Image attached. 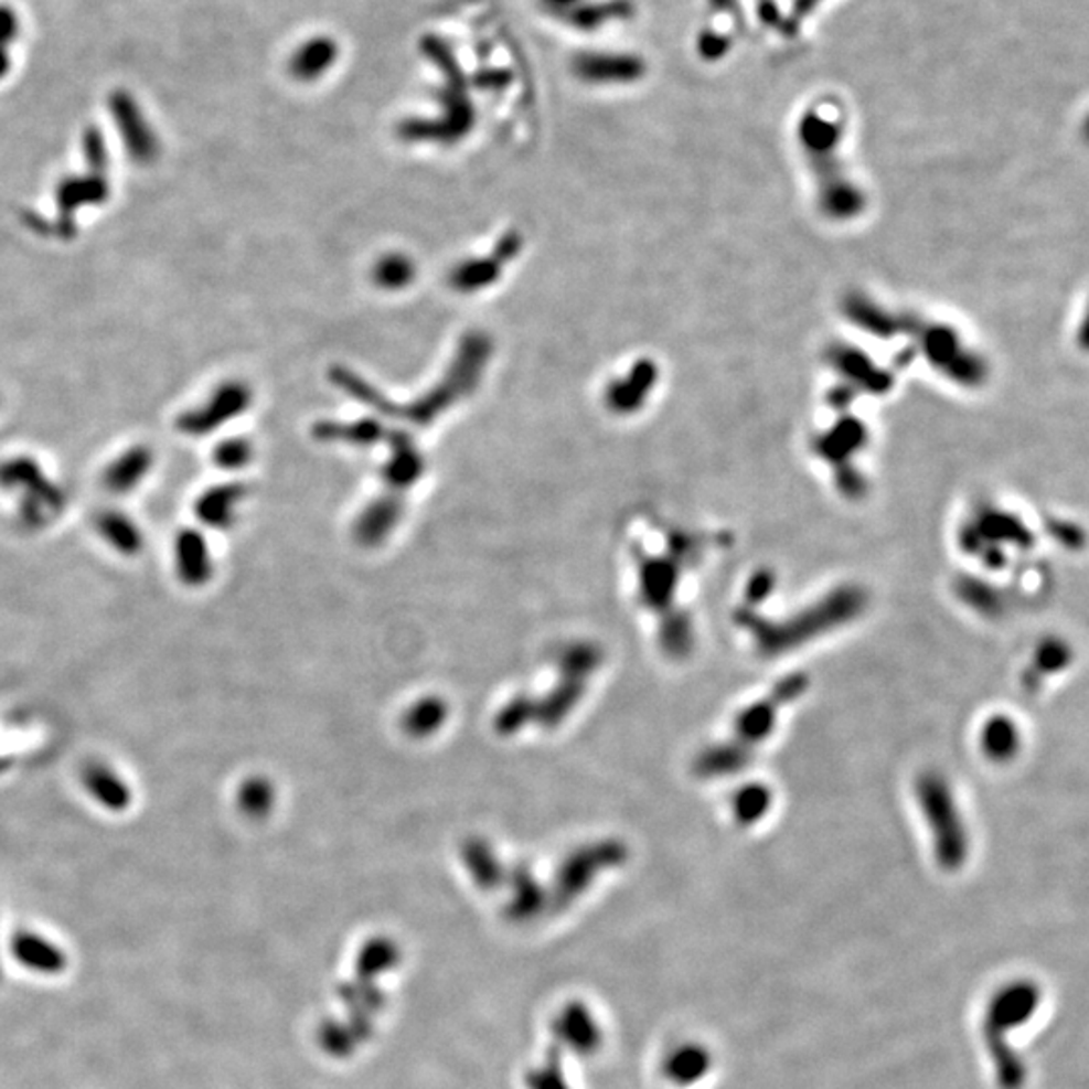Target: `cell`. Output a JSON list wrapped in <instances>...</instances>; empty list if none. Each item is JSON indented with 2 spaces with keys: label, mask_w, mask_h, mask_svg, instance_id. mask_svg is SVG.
Returning a JSON list of instances; mask_svg holds the SVG:
<instances>
[{
  "label": "cell",
  "mask_w": 1089,
  "mask_h": 1089,
  "mask_svg": "<svg viewBox=\"0 0 1089 1089\" xmlns=\"http://www.w3.org/2000/svg\"><path fill=\"white\" fill-rule=\"evenodd\" d=\"M95 529L111 549L126 557L140 555L146 545L140 525L119 509H104L102 513H97Z\"/></svg>",
  "instance_id": "cell-17"
},
{
  "label": "cell",
  "mask_w": 1089,
  "mask_h": 1089,
  "mask_svg": "<svg viewBox=\"0 0 1089 1089\" xmlns=\"http://www.w3.org/2000/svg\"><path fill=\"white\" fill-rule=\"evenodd\" d=\"M711 1067H713L711 1051L703 1045L688 1043L672 1051V1055H668L664 1076L676 1086H692L701 1081L711 1071Z\"/></svg>",
  "instance_id": "cell-20"
},
{
  "label": "cell",
  "mask_w": 1089,
  "mask_h": 1089,
  "mask_svg": "<svg viewBox=\"0 0 1089 1089\" xmlns=\"http://www.w3.org/2000/svg\"><path fill=\"white\" fill-rule=\"evenodd\" d=\"M474 83L484 89V92H492V89H503L509 83H511V75L506 71H482L481 75L474 79Z\"/></svg>",
  "instance_id": "cell-33"
},
{
  "label": "cell",
  "mask_w": 1089,
  "mask_h": 1089,
  "mask_svg": "<svg viewBox=\"0 0 1089 1089\" xmlns=\"http://www.w3.org/2000/svg\"><path fill=\"white\" fill-rule=\"evenodd\" d=\"M656 384V365L650 362H640L633 365L632 372L626 375L620 382L608 387V406L616 414H632L638 410L648 392Z\"/></svg>",
  "instance_id": "cell-18"
},
{
  "label": "cell",
  "mask_w": 1089,
  "mask_h": 1089,
  "mask_svg": "<svg viewBox=\"0 0 1089 1089\" xmlns=\"http://www.w3.org/2000/svg\"><path fill=\"white\" fill-rule=\"evenodd\" d=\"M107 180L104 172L89 170L87 177H67L57 188L55 199L65 212H77L107 199Z\"/></svg>",
  "instance_id": "cell-21"
},
{
  "label": "cell",
  "mask_w": 1089,
  "mask_h": 1089,
  "mask_svg": "<svg viewBox=\"0 0 1089 1089\" xmlns=\"http://www.w3.org/2000/svg\"><path fill=\"white\" fill-rule=\"evenodd\" d=\"M1042 989L1033 981H1015L999 989L984 1008V1047L995 1067L996 1086L1023 1089L1027 1083V1064L1011 1047L1008 1035L1033 1019L1042 1003Z\"/></svg>",
  "instance_id": "cell-3"
},
{
  "label": "cell",
  "mask_w": 1089,
  "mask_h": 1089,
  "mask_svg": "<svg viewBox=\"0 0 1089 1089\" xmlns=\"http://www.w3.org/2000/svg\"><path fill=\"white\" fill-rule=\"evenodd\" d=\"M918 803L932 832L938 866L947 872L961 869L969 855V833L949 783L938 775L920 777Z\"/></svg>",
  "instance_id": "cell-6"
},
{
  "label": "cell",
  "mask_w": 1089,
  "mask_h": 1089,
  "mask_svg": "<svg viewBox=\"0 0 1089 1089\" xmlns=\"http://www.w3.org/2000/svg\"><path fill=\"white\" fill-rule=\"evenodd\" d=\"M864 604L866 598L862 591L844 587L837 594L823 599L815 608L796 613L793 618L786 620V623H767L750 611L740 613L738 620L740 626H745L749 633L755 636L761 652H767L765 656H773L781 650L805 644L809 640H813L811 636H820L852 620L862 611Z\"/></svg>",
  "instance_id": "cell-5"
},
{
  "label": "cell",
  "mask_w": 1089,
  "mask_h": 1089,
  "mask_svg": "<svg viewBox=\"0 0 1089 1089\" xmlns=\"http://www.w3.org/2000/svg\"><path fill=\"white\" fill-rule=\"evenodd\" d=\"M808 688L805 676H793L783 680L775 686L769 698H762L755 704H749L740 715H738L733 738L718 745L715 749L708 750L698 761V771L704 777H725V775L737 773L743 769L745 762H749L750 755L755 752V747L767 740L773 733L777 725V716L781 708L801 696Z\"/></svg>",
  "instance_id": "cell-4"
},
{
  "label": "cell",
  "mask_w": 1089,
  "mask_h": 1089,
  "mask_svg": "<svg viewBox=\"0 0 1089 1089\" xmlns=\"http://www.w3.org/2000/svg\"><path fill=\"white\" fill-rule=\"evenodd\" d=\"M83 153L89 164V170L94 172H107V146L102 131L97 128H87L83 134Z\"/></svg>",
  "instance_id": "cell-31"
},
{
  "label": "cell",
  "mask_w": 1089,
  "mask_h": 1089,
  "mask_svg": "<svg viewBox=\"0 0 1089 1089\" xmlns=\"http://www.w3.org/2000/svg\"><path fill=\"white\" fill-rule=\"evenodd\" d=\"M12 952L26 967L41 972H60L65 967V954L47 938L33 932H19L12 940Z\"/></svg>",
  "instance_id": "cell-22"
},
{
  "label": "cell",
  "mask_w": 1089,
  "mask_h": 1089,
  "mask_svg": "<svg viewBox=\"0 0 1089 1089\" xmlns=\"http://www.w3.org/2000/svg\"><path fill=\"white\" fill-rule=\"evenodd\" d=\"M420 53L440 71L445 85L438 92L440 114L434 119H406L399 124L402 140L430 141L450 146L462 140L474 128L477 111L469 97V79L458 63L452 47L442 36L424 35Z\"/></svg>",
  "instance_id": "cell-2"
},
{
  "label": "cell",
  "mask_w": 1089,
  "mask_h": 1089,
  "mask_svg": "<svg viewBox=\"0 0 1089 1089\" xmlns=\"http://www.w3.org/2000/svg\"><path fill=\"white\" fill-rule=\"evenodd\" d=\"M633 12L630 0H586L559 19L581 33H596L613 21H623Z\"/></svg>",
  "instance_id": "cell-19"
},
{
  "label": "cell",
  "mask_w": 1089,
  "mask_h": 1089,
  "mask_svg": "<svg viewBox=\"0 0 1089 1089\" xmlns=\"http://www.w3.org/2000/svg\"><path fill=\"white\" fill-rule=\"evenodd\" d=\"M984 752L996 761L1011 759L1019 749V733L1007 718H995L983 730Z\"/></svg>",
  "instance_id": "cell-25"
},
{
  "label": "cell",
  "mask_w": 1089,
  "mask_h": 1089,
  "mask_svg": "<svg viewBox=\"0 0 1089 1089\" xmlns=\"http://www.w3.org/2000/svg\"><path fill=\"white\" fill-rule=\"evenodd\" d=\"M501 269H503V260L497 255L489 258H470L452 270L450 285L462 293H474L497 281Z\"/></svg>",
  "instance_id": "cell-24"
},
{
  "label": "cell",
  "mask_w": 1089,
  "mask_h": 1089,
  "mask_svg": "<svg viewBox=\"0 0 1089 1089\" xmlns=\"http://www.w3.org/2000/svg\"><path fill=\"white\" fill-rule=\"evenodd\" d=\"M85 791L94 797L95 803L114 813H121L131 805L134 793L128 781L104 761H89L82 771Z\"/></svg>",
  "instance_id": "cell-15"
},
{
  "label": "cell",
  "mask_w": 1089,
  "mask_h": 1089,
  "mask_svg": "<svg viewBox=\"0 0 1089 1089\" xmlns=\"http://www.w3.org/2000/svg\"><path fill=\"white\" fill-rule=\"evenodd\" d=\"M416 267L410 258L404 255H387L382 258L374 269V281L387 291H398L414 281Z\"/></svg>",
  "instance_id": "cell-26"
},
{
  "label": "cell",
  "mask_w": 1089,
  "mask_h": 1089,
  "mask_svg": "<svg viewBox=\"0 0 1089 1089\" xmlns=\"http://www.w3.org/2000/svg\"><path fill=\"white\" fill-rule=\"evenodd\" d=\"M340 61V45L333 36L316 35L295 49L289 73L295 82L313 83L325 77Z\"/></svg>",
  "instance_id": "cell-14"
},
{
  "label": "cell",
  "mask_w": 1089,
  "mask_h": 1089,
  "mask_svg": "<svg viewBox=\"0 0 1089 1089\" xmlns=\"http://www.w3.org/2000/svg\"><path fill=\"white\" fill-rule=\"evenodd\" d=\"M250 460H253V445L245 438H226L212 450V462L218 469H245Z\"/></svg>",
  "instance_id": "cell-28"
},
{
  "label": "cell",
  "mask_w": 1089,
  "mask_h": 1089,
  "mask_svg": "<svg viewBox=\"0 0 1089 1089\" xmlns=\"http://www.w3.org/2000/svg\"><path fill=\"white\" fill-rule=\"evenodd\" d=\"M572 71L587 85H620L638 82L644 75V61L628 53L581 51L572 61Z\"/></svg>",
  "instance_id": "cell-11"
},
{
  "label": "cell",
  "mask_w": 1089,
  "mask_h": 1089,
  "mask_svg": "<svg viewBox=\"0 0 1089 1089\" xmlns=\"http://www.w3.org/2000/svg\"><path fill=\"white\" fill-rule=\"evenodd\" d=\"M245 494V487L236 482L214 484L211 489L200 492L194 503V515L204 527L216 529V531L233 527L238 504L243 503Z\"/></svg>",
  "instance_id": "cell-16"
},
{
  "label": "cell",
  "mask_w": 1089,
  "mask_h": 1089,
  "mask_svg": "<svg viewBox=\"0 0 1089 1089\" xmlns=\"http://www.w3.org/2000/svg\"><path fill=\"white\" fill-rule=\"evenodd\" d=\"M845 316L850 317L855 325L867 329V333H874L878 338H890V335H904L908 340L914 338L918 341V350L922 352L926 360L962 386L974 387L984 382L986 367L981 362V357L974 355L952 329L916 321L914 317L910 319L892 313L884 307L869 303L864 297H857L845 305Z\"/></svg>",
  "instance_id": "cell-1"
},
{
  "label": "cell",
  "mask_w": 1089,
  "mask_h": 1089,
  "mask_svg": "<svg viewBox=\"0 0 1089 1089\" xmlns=\"http://www.w3.org/2000/svg\"><path fill=\"white\" fill-rule=\"evenodd\" d=\"M253 404V392L243 382H224L214 387L209 398L199 402L178 416V433L190 438L211 436L221 430L224 424L233 423L243 416Z\"/></svg>",
  "instance_id": "cell-9"
},
{
  "label": "cell",
  "mask_w": 1089,
  "mask_h": 1089,
  "mask_svg": "<svg viewBox=\"0 0 1089 1089\" xmlns=\"http://www.w3.org/2000/svg\"><path fill=\"white\" fill-rule=\"evenodd\" d=\"M316 434L323 440H348V442H355V445H372L375 440H380L382 426L372 423V420H360V423L350 424V426L325 424V426H319Z\"/></svg>",
  "instance_id": "cell-27"
},
{
  "label": "cell",
  "mask_w": 1089,
  "mask_h": 1089,
  "mask_svg": "<svg viewBox=\"0 0 1089 1089\" xmlns=\"http://www.w3.org/2000/svg\"><path fill=\"white\" fill-rule=\"evenodd\" d=\"M21 31L19 14L11 4H0V79L11 71V51Z\"/></svg>",
  "instance_id": "cell-29"
},
{
  "label": "cell",
  "mask_w": 1089,
  "mask_h": 1089,
  "mask_svg": "<svg viewBox=\"0 0 1089 1089\" xmlns=\"http://www.w3.org/2000/svg\"><path fill=\"white\" fill-rule=\"evenodd\" d=\"M540 2L541 7L545 11L551 12L553 17H562L565 12L579 7L581 2H586V0H540Z\"/></svg>",
  "instance_id": "cell-34"
},
{
  "label": "cell",
  "mask_w": 1089,
  "mask_h": 1089,
  "mask_svg": "<svg viewBox=\"0 0 1089 1089\" xmlns=\"http://www.w3.org/2000/svg\"><path fill=\"white\" fill-rule=\"evenodd\" d=\"M811 134L803 131V138L808 143L809 164L811 172L818 180V200L820 206L833 221H850L855 214H860L864 209L862 192L847 177L842 162L837 160L835 150L837 141L835 134L821 138L818 124H809Z\"/></svg>",
  "instance_id": "cell-8"
},
{
  "label": "cell",
  "mask_w": 1089,
  "mask_h": 1089,
  "mask_svg": "<svg viewBox=\"0 0 1089 1089\" xmlns=\"http://www.w3.org/2000/svg\"><path fill=\"white\" fill-rule=\"evenodd\" d=\"M153 469V452L148 446H129L118 457L111 458L102 472V484L114 497H128L140 489Z\"/></svg>",
  "instance_id": "cell-12"
},
{
  "label": "cell",
  "mask_w": 1089,
  "mask_h": 1089,
  "mask_svg": "<svg viewBox=\"0 0 1089 1089\" xmlns=\"http://www.w3.org/2000/svg\"><path fill=\"white\" fill-rule=\"evenodd\" d=\"M394 455L389 458L386 469V479L396 487L412 484L420 477L424 469L423 457L414 448V442L406 434L396 433L389 436Z\"/></svg>",
  "instance_id": "cell-23"
},
{
  "label": "cell",
  "mask_w": 1089,
  "mask_h": 1089,
  "mask_svg": "<svg viewBox=\"0 0 1089 1089\" xmlns=\"http://www.w3.org/2000/svg\"><path fill=\"white\" fill-rule=\"evenodd\" d=\"M174 565L178 579L188 587L206 586L214 575L212 551L206 537L196 529H182L174 540Z\"/></svg>",
  "instance_id": "cell-13"
},
{
  "label": "cell",
  "mask_w": 1089,
  "mask_h": 1089,
  "mask_svg": "<svg viewBox=\"0 0 1089 1089\" xmlns=\"http://www.w3.org/2000/svg\"><path fill=\"white\" fill-rule=\"evenodd\" d=\"M109 111L129 158L138 164H152L160 153V140L134 95L124 89L114 92L109 95Z\"/></svg>",
  "instance_id": "cell-10"
},
{
  "label": "cell",
  "mask_w": 1089,
  "mask_h": 1089,
  "mask_svg": "<svg viewBox=\"0 0 1089 1089\" xmlns=\"http://www.w3.org/2000/svg\"><path fill=\"white\" fill-rule=\"evenodd\" d=\"M0 489L19 501V516L26 529H41L60 516L65 492L31 457L7 458L0 462Z\"/></svg>",
  "instance_id": "cell-7"
},
{
  "label": "cell",
  "mask_w": 1089,
  "mask_h": 1089,
  "mask_svg": "<svg viewBox=\"0 0 1089 1089\" xmlns=\"http://www.w3.org/2000/svg\"><path fill=\"white\" fill-rule=\"evenodd\" d=\"M769 805V793H765L759 787H750L743 796L738 797L737 815L738 820L752 821L761 818L762 811Z\"/></svg>",
  "instance_id": "cell-32"
},
{
  "label": "cell",
  "mask_w": 1089,
  "mask_h": 1089,
  "mask_svg": "<svg viewBox=\"0 0 1089 1089\" xmlns=\"http://www.w3.org/2000/svg\"><path fill=\"white\" fill-rule=\"evenodd\" d=\"M0 769H2V759H0Z\"/></svg>",
  "instance_id": "cell-35"
},
{
  "label": "cell",
  "mask_w": 1089,
  "mask_h": 1089,
  "mask_svg": "<svg viewBox=\"0 0 1089 1089\" xmlns=\"http://www.w3.org/2000/svg\"><path fill=\"white\" fill-rule=\"evenodd\" d=\"M270 801H273L270 787L260 779L246 781L243 789L238 791V805L246 815H263L265 811H269Z\"/></svg>",
  "instance_id": "cell-30"
}]
</instances>
